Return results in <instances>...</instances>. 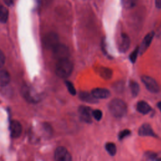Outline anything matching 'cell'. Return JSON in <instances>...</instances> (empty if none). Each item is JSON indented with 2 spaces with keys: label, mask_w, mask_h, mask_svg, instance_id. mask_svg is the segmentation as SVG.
Returning a JSON list of instances; mask_svg holds the SVG:
<instances>
[{
  "label": "cell",
  "mask_w": 161,
  "mask_h": 161,
  "mask_svg": "<svg viewBox=\"0 0 161 161\" xmlns=\"http://www.w3.org/2000/svg\"><path fill=\"white\" fill-rule=\"evenodd\" d=\"M138 52H139V47H137L135 48V49L133 50V52H132L131 53V54L130 55V60H131V62L132 63H134L136 61V58L138 57Z\"/></svg>",
  "instance_id": "cell-22"
},
{
  "label": "cell",
  "mask_w": 161,
  "mask_h": 161,
  "mask_svg": "<svg viewBox=\"0 0 161 161\" xmlns=\"http://www.w3.org/2000/svg\"><path fill=\"white\" fill-rule=\"evenodd\" d=\"M92 94L96 99H105L110 96V92L105 88L97 87L92 91Z\"/></svg>",
  "instance_id": "cell-9"
},
{
  "label": "cell",
  "mask_w": 161,
  "mask_h": 161,
  "mask_svg": "<svg viewBox=\"0 0 161 161\" xmlns=\"http://www.w3.org/2000/svg\"><path fill=\"white\" fill-rule=\"evenodd\" d=\"M9 11L7 8L3 5H0V22L6 23L8 19Z\"/></svg>",
  "instance_id": "cell-17"
},
{
  "label": "cell",
  "mask_w": 161,
  "mask_h": 161,
  "mask_svg": "<svg viewBox=\"0 0 161 161\" xmlns=\"http://www.w3.org/2000/svg\"><path fill=\"white\" fill-rule=\"evenodd\" d=\"M131 133L130 130H123L122 131H121L119 134H118V138L119 140H121L123 139H124L125 138L128 136Z\"/></svg>",
  "instance_id": "cell-24"
},
{
  "label": "cell",
  "mask_w": 161,
  "mask_h": 161,
  "mask_svg": "<svg viewBox=\"0 0 161 161\" xmlns=\"http://www.w3.org/2000/svg\"><path fill=\"white\" fill-rule=\"evenodd\" d=\"M157 107L158 108V109L160 110V111H161V101H160V102H158V104H157Z\"/></svg>",
  "instance_id": "cell-29"
},
{
  "label": "cell",
  "mask_w": 161,
  "mask_h": 161,
  "mask_svg": "<svg viewBox=\"0 0 161 161\" xmlns=\"http://www.w3.org/2000/svg\"><path fill=\"white\" fill-rule=\"evenodd\" d=\"M131 92L133 95V96H136L139 93L140 91V87L138 84L135 81H131L130 83Z\"/></svg>",
  "instance_id": "cell-18"
},
{
  "label": "cell",
  "mask_w": 161,
  "mask_h": 161,
  "mask_svg": "<svg viewBox=\"0 0 161 161\" xmlns=\"http://www.w3.org/2000/svg\"><path fill=\"white\" fill-rule=\"evenodd\" d=\"M92 115L93 118L97 121H99L103 116V113L99 109H95L92 111Z\"/></svg>",
  "instance_id": "cell-23"
},
{
  "label": "cell",
  "mask_w": 161,
  "mask_h": 161,
  "mask_svg": "<svg viewBox=\"0 0 161 161\" xmlns=\"http://www.w3.org/2000/svg\"><path fill=\"white\" fill-rule=\"evenodd\" d=\"M10 132L13 138H18L22 132V126L20 123L16 120L11 121L10 123Z\"/></svg>",
  "instance_id": "cell-8"
},
{
  "label": "cell",
  "mask_w": 161,
  "mask_h": 161,
  "mask_svg": "<svg viewBox=\"0 0 161 161\" xmlns=\"http://www.w3.org/2000/svg\"><path fill=\"white\" fill-rule=\"evenodd\" d=\"M153 36H154V33L153 31H152V32L148 33L145 36L140 47H139V52H140L141 54H142L147 50V49L148 48V47H149V45H150V43L152 42Z\"/></svg>",
  "instance_id": "cell-11"
},
{
  "label": "cell",
  "mask_w": 161,
  "mask_h": 161,
  "mask_svg": "<svg viewBox=\"0 0 161 161\" xmlns=\"http://www.w3.org/2000/svg\"><path fill=\"white\" fill-rule=\"evenodd\" d=\"M123 5L125 8L130 9L133 8L137 3V0H122Z\"/></svg>",
  "instance_id": "cell-20"
},
{
  "label": "cell",
  "mask_w": 161,
  "mask_h": 161,
  "mask_svg": "<svg viewBox=\"0 0 161 161\" xmlns=\"http://www.w3.org/2000/svg\"><path fill=\"white\" fill-rule=\"evenodd\" d=\"M73 64L68 58H64L57 61L55 66L56 74L60 78H67L72 72Z\"/></svg>",
  "instance_id": "cell-2"
},
{
  "label": "cell",
  "mask_w": 161,
  "mask_h": 161,
  "mask_svg": "<svg viewBox=\"0 0 161 161\" xmlns=\"http://www.w3.org/2000/svg\"><path fill=\"white\" fill-rule=\"evenodd\" d=\"M10 81V75L6 70H0V86H5Z\"/></svg>",
  "instance_id": "cell-16"
},
{
  "label": "cell",
  "mask_w": 161,
  "mask_h": 161,
  "mask_svg": "<svg viewBox=\"0 0 161 161\" xmlns=\"http://www.w3.org/2000/svg\"><path fill=\"white\" fill-rule=\"evenodd\" d=\"M138 134L142 136H153L156 137L157 135L154 133L152 127L149 124H143L138 130Z\"/></svg>",
  "instance_id": "cell-12"
},
{
  "label": "cell",
  "mask_w": 161,
  "mask_h": 161,
  "mask_svg": "<svg viewBox=\"0 0 161 161\" xmlns=\"http://www.w3.org/2000/svg\"><path fill=\"white\" fill-rule=\"evenodd\" d=\"M92 110L89 107L81 106L79 108V113L81 119L86 123H91L92 121Z\"/></svg>",
  "instance_id": "cell-7"
},
{
  "label": "cell",
  "mask_w": 161,
  "mask_h": 161,
  "mask_svg": "<svg viewBox=\"0 0 161 161\" xmlns=\"http://www.w3.org/2000/svg\"><path fill=\"white\" fill-rule=\"evenodd\" d=\"M136 109L139 113L145 114L150 111L151 107L147 102L144 101H141L137 103Z\"/></svg>",
  "instance_id": "cell-13"
},
{
  "label": "cell",
  "mask_w": 161,
  "mask_h": 161,
  "mask_svg": "<svg viewBox=\"0 0 161 161\" xmlns=\"http://www.w3.org/2000/svg\"><path fill=\"white\" fill-rule=\"evenodd\" d=\"M55 159L57 161H70L72 157L68 150L63 147L57 148L55 151Z\"/></svg>",
  "instance_id": "cell-5"
},
{
  "label": "cell",
  "mask_w": 161,
  "mask_h": 161,
  "mask_svg": "<svg viewBox=\"0 0 161 161\" xmlns=\"http://www.w3.org/2000/svg\"><path fill=\"white\" fill-rule=\"evenodd\" d=\"M16 0H4V3L8 6H12L14 4Z\"/></svg>",
  "instance_id": "cell-27"
},
{
  "label": "cell",
  "mask_w": 161,
  "mask_h": 161,
  "mask_svg": "<svg viewBox=\"0 0 161 161\" xmlns=\"http://www.w3.org/2000/svg\"><path fill=\"white\" fill-rule=\"evenodd\" d=\"M52 50L53 56L57 60L68 58L69 57V50L68 47L60 43Z\"/></svg>",
  "instance_id": "cell-3"
},
{
  "label": "cell",
  "mask_w": 161,
  "mask_h": 161,
  "mask_svg": "<svg viewBox=\"0 0 161 161\" xmlns=\"http://www.w3.org/2000/svg\"><path fill=\"white\" fill-rule=\"evenodd\" d=\"M43 43L47 48L53 50L59 43L58 36L55 33H48L43 38Z\"/></svg>",
  "instance_id": "cell-4"
},
{
  "label": "cell",
  "mask_w": 161,
  "mask_h": 161,
  "mask_svg": "<svg viewBox=\"0 0 161 161\" xmlns=\"http://www.w3.org/2000/svg\"><path fill=\"white\" fill-rule=\"evenodd\" d=\"M99 75L104 79H109L113 75L112 70L107 67H100L97 69Z\"/></svg>",
  "instance_id": "cell-15"
},
{
  "label": "cell",
  "mask_w": 161,
  "mask_h": 161,
  "mask_svg": "<svg viewBox=\"0 0 161 161\" xmlns=\"http://www.w3.org/2000/svg\"><path fill=\"white\" fill-rule=\"evenodd\" d=\"M130 45V40L129 36L123 33L121 36L120 40L119 42L118 48L120 52H125L127 51V50L129 48Z\"/></svg>",
  "instance_id": "cell-10"
},
{
  "label": "cell",
  "mask_w": 161,
  "mask_h": 161,
  "mask_svg": "<svg viewBox=\"0 0 161 161\" xmlns=\"http://www.w3.org/2000/svg\"><path fill=\"white\" fill-rule=\"evenodd\" d=\"M142 80L143 83L145 85L146 88L151 92L155 93L157 92L159 90V87L158 84L155 81L154 79L151 77L143 75L142 77Z\"/></svg>",
  "instance_id": "cell-6"
},
{
  "label": "cell",
  "mask_w": 161,
  "mask_h": 161,
  "mask_svg": "<svg viewBox=\"0 0 161 161\" xmlns=\"http://www.w3.org/2000/svg\"><path fill=\"white\" fill-rule=\"evenodd\" d=\"M65 85L67 86V88L69 91V92L73 96L75 95L76 94V91H75V89L73 85V84L70 82V81H66L65 82Z\"/></svg>",
  "instance_id": "cell-21"
},
{
  "label": "cell",
  "mask_w": 161,
  "mask_h": 161,
  "mask_svg": "<svg viewBox=\"0 0 161 161\" xmlns=\"http://www.w3.org/2000/svg\"><path fill=\"white\" fill-rule=\"evenodd\" d=\"M5 62V56L3 52L0 50V67H1Z\"/></svg>",
  "instance_id": "cell-26"
},
{
  "label": "cell",
  "mask_w": 161,
  "mask_h": 161,
  "mask_svg": "<svg viewBox=\"0 0 161 161\" xmlns=\"http://www.w3.org/2000/svg\"><path fill=\"white\" fill-rule=\"evenodd\" d=\"M79 98L84 102L89 103H97V99H96L92 94H89L87 92H80L79 93Z\"/></svg>",
  "instance_id": "cell-14"
},
{
  "label": "cell",
  "mask_w": 161,
  "mask_h": 161,
  "mask_svg": "<svg viewBox=\"0 0 161 161\" xmlns=\"http://www.w3.org/2000/svg\"><path fill=\"white\" fill-rule=\"evenodd\" d=\"M155 5L157 8H161V0H155Z\"/></svg>",
  "instance_id": "cell-28"
},
{
  "label": "cell",
  "mask_w": 161,
  "mask_h": 161,
  "mask_svg": "<svg viewBox=\"0 0 161 161\" xmlns=\"http://www.w3.org/2000/svg\"><path fill=\"white\" fill-rule=\"evenodd\" d=\"M106 150L108 153L111 155L114 156L116 152V145L112 142H108L106 144Z\"/></svg>",
  "instance_id": "cell-19"
},
{
  "label": "cell",
  "mask_w": 161,
  "mask_h": 161,
  "mask_svg": "<svg viewBox=\"0 0 161 161\" xmlns=\"http://www.w3.org/2000/svg\"><path fill=\"white\" fill-rule=\"evenodd\" d=\"M146 157H147L148 159H150V160H155L157 158V154L155 153L154 152H148L146 153Z\"/></svg>",
  "instance_id": "cell-25"
},
{
  "label": "cell",
  "mask_w": 161,
  "mask_h": 161,
  "mask_svg": "<svg viewBox=\"0 0 161 161\" xmlns=\"http://www.w3.org/2000/svg\"><path fill=\"white\" fill-rule=\"evenodd\" d=\"M108 108L111 114L116 118L124 116L127 111L126 103L120 99H114L111 100L109 104Z\"/></svg>",
  "instance_id": "cell-1"
}]
</instances>
